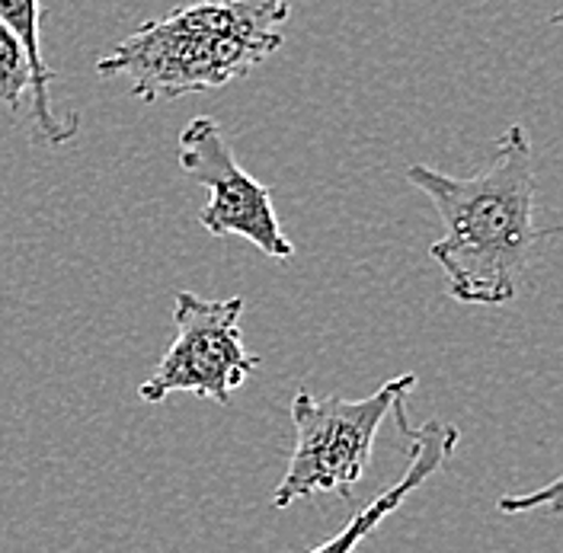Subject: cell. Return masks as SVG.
<instances>
[{
    "mask_svg": "<svg viewBox=\"0 0 563 553\" xmlns=\"http://www.w3.org/2000/svg\"><path fill=\"white\" fill-rule=\"evenodd\" d=\"M244 298L209 301L179 291L174 301V343L161 355L154 375L139 387L144 403H164L170 394H196L218 407L260 368V358L241 336Z\"/></svg>",
    "mask_w": 563,
    "mask_h": 553,
    "instance_id": "277c9868",
    "label": "cell"
},
{
    "mask_svg": "<svg viewBox=\"0 0 563 553\" xmlns=\"http://www.w3.org/2000/svg\"><path fill=\"white\" fill-rule=\"evenodd\" d=\"M548 509V512H558L561 509V480H551V484L544 486L541 493H531V496H522V499H499V512H509V516H516V512H528V509Z\"/></svg>",
    "mask_w": 563,
    "mask_h": 553,
    "instance_id": "9c48e42d",
    "label": "cell"
},
{
    "mask_svg": "<svg viewBox=\"0 0 563 553\" xmlns=\"http://www.w3.org/2000/svg\"><path fill=\"white\" fill-rule=\"evenodd\" d=\"M0 23L16 35V42L23 45V55L30 62V122H33V135L52 147L68 144L77 129H80V115L68 112L58 115L48 100V84L58 77L48 68L45 55H42V42H38V0H0Z\"/></svg>",
    "mask_w": 563,
    "mask_h": 553,
    "instance_id": "52a82bcc",
    "label": "cell"
},
{
    "mask_svg": "<svg viewBox=\"0 0 563 553\" xmlns=\"http://www.w3.org/2000/svg\"><path fill=\"white\" fill-rule=\"evenodd\" d=\"M30 93V62L16 35L0 23V106L16 112Z\"/></svg>",
    "mask_w": 563,
    "mask_h": 553,
    "instance_id": "ba28073f",
    "label": "cell"
},
{
    "mask_svg": "<svg viewBox=\"0 0 563 553\" xmlns=\"http://www.w3.org/2000/svg\"><path fill=\"white\" fill-rule=\"evenodd\" d=\"M291 0H189L144 20L97 62L103 80L125 77L141 103H167L241 80L285 42Z\"/></svg>",
    "mask_w": 563,
    "mask_h": 553,
    "instance_id": "7a4b0ae2",
    "label": "cell"
},
{
    "mask_svg": "<svg viewBox=\"0 0 563 553\" xmlns=\"http://www.w3.org/2000/svg\"><path fill=\"white\" fill-rule=\"evenodd\" d=\"M417 387V375L385 380L375 394L362 400L314 397L308 387H298L291 400L295 451L273 493V509L317 496H346L362 484L375 439L397 400H407Z\"/></svg>",
    "mask_w": 563,
    "mask_h": 553,
    "instance_id": "3957f363",
    "label": "cell"
},
{
    "mask_svg": "<svg viewBox=\"0 0 563 553\" xmlns=\"http://www.w3.org/2000/svg\"><path fill=\"white\" fill-rule=\"evenodd\" d=\"M176 154L179 170L211 192L209 206L199 211V224L211 237H244L269 259L295 256L273 206V192L238 164L234 147L211 115L189 119Z\"/></svg>",
    "mask_w": 563,
    "mask_h": 553,
    "instance_id": "5b68a950",
    "label": "cell"
},
{
    "mask_svg": "<svg viewBox=\"0 0 563 553\" xmlns=\"http://www.w3.org/2000/svg\"><path fill=\"white\" fill-rule=\"evenodd\" d=\"M407 179L445 224V237L429 246V256L449 278V298L471 308L512 305L534 250L561 231L534 221L538 179L526 129L509 125L481 174L457 179L413 164Z\"/></svg>",
    "mask_w": 563,
    "mask_h": 553,
    "instance_id": "6da1fadb",
    "label": "cell"
},
{
    "mask_svg": "<svg viewBox=\"0 0 563 553\" xmlns=\"http://www.w3.org/2000/svg\"><path fill=\"white\" fill-rule=\"evenodd\" d=\"M407 400H397L394 403V410L390 416L397 419V429L407 435V442H410V464H407V471L400 474V480H394L390 486H385L365 509H358L355 516L350 519V524L340 531V534H333L330 541H323V544H317L314 551L308 553H355L358 551V544L387 519V516H394L397 509H400V502L404 499H410V493H417L429 477H435L442 467H445V461L455 454L457 439H461V432H457L452 422H439V419H432V422H426V425H410L407 422Z\"/></svg>",
    "mask_w": 563,
    "mask_h": 553,
    "instance_id": "8992f818",
    "label": "cell"
}]
</instances>
